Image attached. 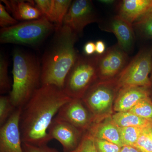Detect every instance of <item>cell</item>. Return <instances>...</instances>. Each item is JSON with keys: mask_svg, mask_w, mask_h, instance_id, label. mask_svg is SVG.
Returning <instances> with one entry per match:
<instances>
[{"mask_svg": "<svg viewBox=\"0 0 152 152\" xmlns=\"http://www.w3.org/2000/svg\"><path fill=\"white\" fill-rule=\"evenodd\" d=\"M129 112L152 123V100L151 96L140 101Z\"/></svg>", "mask_w": 152, "mask_h": 152, "instance_id": "7402d4cb", "label": "cell"}, {"mask_svg": "<svg viewBox=\"0 0 152 152\" xmlns=\"http://www.w3.org/2000/svg\"><path fill=\"white\" fill-rule=\"evenodd\" d=\"M23 149L24 152H59L54 148L46 145L37 146L30 144L23 143Z\"/></svg>", "mask_w": 152, "mask_h": 152, "instance_id": "f546056e", "label": "cell"}, {"mask_svg": "<svg viewBox=\"0 0 152 152\" xmlns=\"http://www.w3.org/2000/svg\"><path fill=\"white\" fill-rule=\"evenodd\" d=\"M13 59V83L9 96L16 108H22L41 86V66L35 57L21 50H15Z\"/></svg>", "mask_w": 152, "mask_h": 152, "instance_id": "3957f363", "label": "cell"}, {"mask_svg": "<svg viewBox=\"0 0 152 152\" xmlns=\"http://www.w3.org/2000/svg\"><path fill=\"white\" fill-rule=\"evenodd\" d=\"M112 120L119 127H136L147 129L152 123L130 112H118L113 115Z\"/></svg>", "mask_w": 152, "mask_h": 152, "instance_id": "ac0fdd59", "label": "cell"}, {"mask_svg": "<svg viewBox=\"0 0 152 152\" xmlns=\"http://www.w3.org/2000/svg\"><path fill=\"white\" fill-rule=\"evenodd\" d=\"M132 147L140 152H152V140L146 132L145 129Z\"/></svg>", "mask_w": 152, "mask_h": 152, "instance_id": "4316f807", "label": "cell"}, {"mask_svg": "<svg viewBox=\"0 0 152 152\" xmlns=\"http://www.w3.org/2000/svg\"><path fill=\"white\" fill-rule=\"evenodd\" d=\"M151 88L142 87L121 89L115 102L114 109L118 112H128L145 98L151 96Z\"/></svg>", "mask_w": 152, "mask_h": 152, "instance_id": "5bb4252c", "label": "cell"}, {"mask_svg": "<svg viewBox=\"0 0 152 152\" xmlns=\"http://www.w3.org/2000/svg\"><path fill=\"white\" fill-rule=\"evenodd\" d=\"M101 30L113 34L118 40V45L127 54L133 50L135 42L133 25L118 16H115L100 25Z\"/></svg>", "mask_w": 152, "mask_h": 152, "instance_id": "8fae6325", "label": "cell"}, {"mask_svg": "<svg viewBox=\"0 0 152 152\" xmlns=\"http://www.w3.org/2000/svg\"><path fill=\"white\" fill-rule=\"evenodd\" d=\"M150 79H151V82L152 86V71L151 73V75H150Z\"/></svg>", "mask_w": 152, "mask_h": 152, "instance_id": "d590c367", "label": "cell"}, {"mask_svg": "<svg viewBox=\"0 0 152 152\" xmlns=\"http://www.w3.org/2000/svg\"><path fill=\"white\" fill-rule=\"evenodd\" d=\"M64 90L52 85L41 86L22 108L20 127L22 142L46 145L48 131L61 108L70 100Z\"/></svg>", "mask_w": 152, "mask_h": 152, "instance_id": "6da1fadb", "label": "cell"}, {"mask_svg": "<svg viewBox=\"0 0 152 152\" xmlns=\"http://www.w3.org/2000/svg\"><path fill=\"white\" fill-rule=\"evenodd\" d=\"M18 23L17 20L11 16L7 9L0 3V26L2 28L9 27Z\"/></svg>", "mask_w": 152, "mask_h": 152, "instance_id": "f1b7e54d", "label": "cell"}, {"mask_svg": "<svg viewBox=\"0 0 152 152\" xmlns=\"http://www.w3.org/2000/svg\"><path fill=\"white\" fill-rule=\"evenodd\" d=\"M94 139L99 152H120L122 147L116 144L100 139Z\"/></svg>", "mask_w": 152, "mask_h": 152, "instance_id": "83f0119b", "label": "cell"}, {"mask_svg": "<svg viewBox=\"0 0 152 152\" xmlns=\"http://www.w3.org/2000/svg\"><path fill=\"white\" fill-rule=\"evenodd\" d=\"M121 140L124 146H133L145 129L136 127H119Z\"/></svg>", "mask_w": 152, "mask_h": 152, "instance_id": "44dd1931", "label": "cell"}, {"mask_svg": "<svg viewBox=\"0 0 152 152\" xmlns=\"http://www.w3.org/2000/svg\"><path fill=\"white\" fill-rule=\"evenodd\" d=\"M79 129L88 126L92 118L80 99H72L61 108L55 117Z\"/></svg>", "mask_w": 152, "mask_h": 152, "instance_id": "4fadbf2b", "label": "cell"}, {"mask_svg": "<svg viewBox=\"0 0 152 152\" xmlns=\"http://www.w3.org/2000/svg\"><path fill=\"white\" fill-rule=\"evenodd\" d=\"M22 108H16L0 129V152H24L20 127Z\"/></svg>", "mask_w": 152, "mask_h": 152, "instance_id": "9c48e42d", "label": "cell"}, {"mask_svg": "<svg viewBox=\"0 0 152 152\" xmlns=\"http://www.w3.org/2000/svg\"><path fill=\"white\" fill-rule=\"evenodd\" d=\"M98 21L96 12L91 1L75 0L72 2L65 17L63 25L67 26L80 36L87 26Z\"/></svg>", "mask_w": 152, "mask_h": 152, "instance_id": "52a82bcc", "label": "cell"}, {"mask_svg": "<svg viewBox=\"0 0 152 152\" xmlns=\"http://www.w3.org/2000/svg\"><path fill=\"white\" fill-rule=\"evenodd\" d=\"M152 71V45L143 47L119 75L116 83L119 88H152L149 75Z\"/></svg>", "mask_w": 152, "mask_h": 152, "instance_id": "5b68a950", "label": "cell"}, {"mask_svg": "<svg viewBox=\"0 0 152 152\" xmlns=\"http://www.w3.org/2000/svg\"><path fill=\"white\" fill-rule=\"evenodd\" d=\"M120 152H140L134 147L130 146H124L122 147Z\"/></svg>", "mask_w": 152, "mask_h": 152, "instance_id": "d6a6232c", "label": "cell"}, {"mask_svg": "<svg viewBox=\"0 0 152 152\" xmlns=\"http://www.w3.org/2000/svg\"><path fill=\"white\" fill-rule=\"evenodd\" d=\"M72 2L71 0H54L52 23H56V28L63 26L64 19Z\"/></svg>", "mask_w": 152, "mask_h": 152, "instance_id": "ffe728a7", "label": "cell"}, {"mask_svg": "<svg viewBox=\"0 0 152 152\" xmlns=\"http://www.w3.org/2000/svg\"><path fill=\"white\" fill-rule=\"evenodd\" d=\"M145 131L152 140V124L148 128L145 129Z\"/></svg>", "mask_w": 152, "mask_h": 152, "instance_id": "e575fe53", "label": "cell"}, {"mask_svg": "<svg viewBox=\"0 0 152 152\" xmlns=\"http://www.w3.org/2000/svg\"><path fill=\"white\" fill-rule=\"evenodd\" d=\"M16 108L12 104L9 96L2 95L0 97V126L7 121Z\"/></svg>", "mask_w": 152, "mask_h": 152, "instance_id": "603a6c76", "label": "cell"}, {"mask_svg": "<svg viewBox=\"0 0 152 152\" xmlns=\"http://www.w3.org/2000/svg\"><path fill=\"white\" fill-rule=\"evenodd\" d=\"M114 93L113 85L99 83L90 88L83 97V101L93 114L97 116L110 107Z\"/></svg>", "mask_w": 152, "mask_h": 152, "instance_id": "30bf717a", "label": "cell"}, {"mask_svg": "<svg viewBox=\"0 0 152 152\" xmlns=\"http://www.w3.org/2000/svg\"><path fill=\"white\" fill-rule=\"evenodd\" d=\"M133 26L142 38L152 40V7L134 23Z\"/></svg>", "mask_w": 152, "mask_h": 152, "instance_id": "d6986e66", "label": "cell"}, {"mask_svg": "<svg viewBox=\"0 0 152 152\" xmlns=\"http://www.w3.org/2000/svg\"><path fill=\"white\" fill-rule=\"evenodd\" d=\"M128 61V54L118 44L110 47L102 55H97V76L101 79H107L119 75L127 65Z\"/></svg>", "mask_w": 152, "mask_h": 152, "instance_id": "ba28073f", "label": "cell"}, {"mask_svg": "<svg viewBox=\"0 0 152 152\" xmlns=\"http://www.w3.org/2000/svg\"><path fill=\"white\" fill-rule=\"evenodd\" d=\"M89 134L94 138L104 140L120 147L124 146L119 127L114 123L112 119L100 124L92 126L90 129Z\"/></svg>", "mask_w": 152, "mask_h": 152, "instance_id": "e0dca14e", "label": "cell"}, {"mask_svg": "<svg viewBox=\"0 0 152 152\" xmlns=\"http://www.w3.org/2000/svg\"><path fill=\"white\" fill-rule=\"evenodd\" d=\"M151 94H152V92H151Z\"/></svg>", "mask_w": 152, "mask_h": 152, "instance_id": "8d00e7d4", "label": "cell"}, {"mask_svg": "<svg viewBox=\"0 0 152 152\" xmlns=\"http://www.w3.org/2000/svg\"><path fill=\"white\" fill-rule=\"evenodd\" d=\"M96 53L98 55H102L106 51V45L103 41L99 40L95 43Z\"/></svg>", "mask_w": 152, "mask_h": 152, "instance_id": "1f68e13d", "label": "cell"}, {"mask_svg": "<svg viewBox=\"0 0 152 152\" xmlns=\"http://www.w3.org/2000/svg\"><path fill=\"white\" fill-rule=\"evenodd\" d=\"M78 128L69 123L55 118L49 128L48 133L51 140L55 139L62 145L64 152L73 151L81 141Z\"/></svg>", "mask_w": 152, "mask_h": 152, "instance_id": "7c38bea8", "label": "cell"}, {"mask_svg": "<svg viewBox=\"0 0 152 152\" xmlns=\"http://www.w3.org/2000/svg\"><path fill=\"white\" fill-rule=\"evenodd\" d=\"M56 26L45 17L27 21L0 31L1 43L34 46L42 42L56 30Z\"/></svg>", "mask_w": 152, "mask_h": 152, "instance_id": "277c9868", "label": "cell"}, {"mask_svg": "<svg viewBox=\"0 0 152 152\" xmlns=\"http://www.w3.org/2000/svg\"><path fill=\"white\" fill-rule=\"evenodd\" d=\"M152 7V0H122L117 4V15L132 25Z\"/></svg>", "mask_w": 152, "mask_h": 152, "instance_id": "9a60e30c", "label": "cell"}, {"mask_svg": "<svg viewBox=\"0 0 152 152\" xmlns=\"http://www.w3.org/2000/svg\"><path fill=\"white\" fill-rule=\"evenodd\" d=\"M5 4L6 9L10 11L14 18L19 20L31 21L43 17L40 12L34 4V1H1Z\"/></svg>", "mask_w": 152, "mask_h": 152, "instance_id": "2e32d148", "label": "cell"}, {"mask_svg": "<svg viewBox=\"0 0 152 152\" xmlns=\"http://www.w3.org/2000/svg\"><path fill=\"white\" fill-rule=\"evenodd\" d=\"M33 1L34 4L40 11L43 16L45 17L52 23L54 0H35Z\"/></svg>", "mask_w": 152, "mask_h": 152, "instance_id": "d4e9b609", "label": "cell"}, {"mask_svg": "<svg viewBox=\"0 0 152 152\" xmlns=\"http://www.w3.org/2000/svg\"><path fill=\"white\" fill-rule=\"evenodd\" d=\"M99 1L102 4L109 6L113 4L116 1H114V0H100Z\"/></svg>", "mask_w": 152, "mask_h": 152, "instance_id": "836d02e7", "label": "cell"}, {"mask_svg": "<svg viewBox=\"0 0 152 152\" xmlns=\"http://www.w3.org/2000/svg\"><path fill=\"white\" fill-rule=\"evenodd\" d=\"M70 152H99L95 140L89 134L83 136L81 141L73 151Z\"/></svg>", "mask_w": 152, "mask_h": 152, "instance_id": "484cf974", "label": "cell"}, {"mask_svg": "<svg viewBox=\"0 0 152 152\" xmlns=\"http://www.w3.org/2000/svg\"><path fill=\"white\" fill-rule=\"evenodd\" d=\"M97 76L96 56H79L66 77L63 90L72 99L83 97Z\"/></svg>", "mask_w": 152, "mask_h": 152, "instance_id": "8992f818", "label": "cell"}, {"mask_svg": "<svg viewBox=\"0 0 152 152\" xmlns=\"http://www.w3.org/2000/svg\"><path fill=\"white\" fill-rule=\"evenodd\" d=\"M84 52L86 56H90L96 52V45L92 42H88L85 44L84 47Z\"/></svg>", "mask_w": 152, "mask_h": 152, "instance_id": "4dcf8cb0", "label": "cell"}, {"mask_svg": "<svg viewBox=\"0 0 152 152\" xmlns=\"http://www.w3.org/2000/svg\"><path fill=\"white\" fill-rule=\"evenodd\" d=\"M55 31L42 60L41 86L52 85L63 90L66 77L79 56L75 46L78 36L65 25Z\"/></svg>", "mask_w": 152, "mask_h": 152, "instance_id": "7a4b0ae2", "label": "cell"}, {"mask_svg": "<svg viewBox=\"0 0 152 152\" xmlns=\"http://www.w3.org/2000/svg\"><path fill=\"white\" fill-rule=\"evenodd\" d=\"M8 63L5 58L1 55L0 56V93L6 94L10 89V80L8 75Z\"/></svg>", "mask_w": 152, "mask_h": 152, "instance_id": "cb8c5ba5", "label": "cell"}]
</instances>
